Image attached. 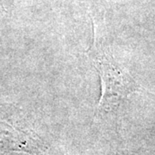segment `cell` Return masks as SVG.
Instances as JSON below:
<instances>
[{
    "mask_svg": "<svg viewBox=\"0 0 155 155\" xmlns=\"http://www.w3.org/2000/svg\"><path fill=\"white\" fill-rule=\"evenodd\" d=\"M87 54L101 81L102 95L98 109L107 108L111 98H123L135 91L136 84L133 78L106 52L96 35Z\"/></svg>",
    "mask_w": 155,
    "mask_h": 155,
    "instance_id": "obj_1",
    "label": "cell"
},
{
    "mask_svg": "<svg viewBox=\"0 0 155 155\" xmlns=\"http://www.w3.org/2000/svg\"><path fill=\"white\" fill-rule=\"evenodd\" d=\"M0 150L44 155L45 146L37 135L0 121Z\"/></svg>",
    "mask_w": 155,
    "mask_h": 155,
    "instance_id": "obj_2",
    "label": "cell"
}]
</instances>
